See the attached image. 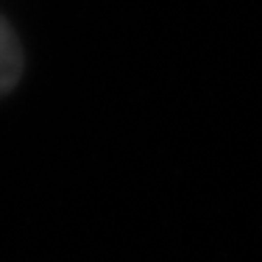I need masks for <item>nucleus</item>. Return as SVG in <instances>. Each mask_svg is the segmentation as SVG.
I'll return each mask as SVG.
<instances>
[{
  "label": "nucleus",
  "mask_w": 262,
  "mask_h": 262,
  "mask_svg": "<svg viewBox=\"0 0 262 262\" xmlns=\"http://www.w3.org/2000/svg\"><path fill=\"white\" fill-rule=\"evenodd\" d=\"M23 76V48L14 28L6 17H0V95L11 92Z\"/></svg>",
  "instance_id": "1"
}]
</instances>
